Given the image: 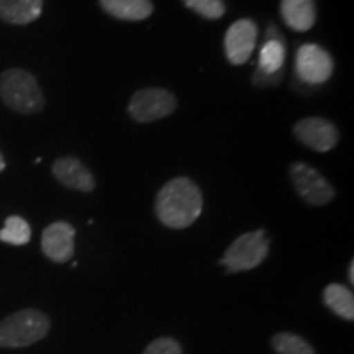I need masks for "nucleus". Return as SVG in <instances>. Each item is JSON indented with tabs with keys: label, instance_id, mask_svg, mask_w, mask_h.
Instances as JSON below:
<instances>
[{
	"label": "nucleus",
	"instance_id": "ddd939ff",
	"mask_svg": "<svg viewBox=\"0 0 354 354\" xmlns=\"http://www.w3.org/2000/svg\"><path fill=\"white\" fill-rule=\"evenodd\" d=\"M43 0H0V20L12 25H28L41 15Z\"/></svg>",
	"mask_w": 354,
	"mask_h": 354
},
{
	"label": "nucleus",
	"instance_id": "20e7f679",
	"mask_svg": "<svg viewBox=\"0 0 354 354\" xmlns=\"http://www.w3.org/2000/svg\"><path fill=\"white\" fill-rule=\"evenodd\" d=\"M269 253V238L264 230L250 232L236 238L220 259V264L228 269V272L251 271L266 259Z\"/></svg>",
	"mask_w": 354,
	"mask_h": 354
},
{
	"label": "nucleus",
	"instance_id": "423d86ee",
	"mask_svg": "<svg viewBox=\"0 0 354 354\" xmlns=\"http://www.w3.org/2000/svg\"><path fill=\"white\" fill-rule=\"evenodd\" d=\"M290 179L299 196L310 205H326L335 197V189L315 167L305 162H294L290 166Z\"/></svg>",
	"mask_w": 354,
	"mask_h": 354
},
{
	"label": "nucleus",
	"instance_id": "9d476101",
	"mask_svg": "<svg viewBox=\"0 0 354 354\" xmlns=\"http://www.w3.org/2000/svg\"><path fill=\"white\" fill-rule=\"evenodd\" d=\"M76 230L68 221H55L44 228L41 234V250L46 258L55 263H66L74 256Z\"/></svg>",
	"mask_w": 354,
	"mask_h": 354
},
{
	"label": "nucleus",
	"instance_id": "dca6fc26",
	"mask_svg": "<svg viewBox=\"0 0 354 354\" xmlns=\"http://www.w3.org/2000/svg\"><path fill=\"white\" fill-rule=\"evenodd\" d=\"M286 61L284 43L277 38H271L264 43L259 53V69L264 74H279Z\"/></svg>",
	"mask_w": 354,
	"mask_h": 354
},
{
	"label": "nucleus",
	"instance_id": "f3484780",
	"mask_svg": "<svg viewBox=\"0 0 354 354\" xmlns=\"http://www.w3.org/2000/svg\"><path fill=\"white\" fill-rule=\"evenodd\" d=\"M32 240V228L28 221L19 215H12L6 220V227L0 230V241L12 246H24Z\"/></svg>",
	"mask_w": 354,
	"mask_h": 354
},
{
	"label": "nucleus",
	"instance_id": "39448f33",
	"mask_svg": "<svg viewBox=\"0 0 354 354\" xmlns=\"http://www.w3.org/2000/svg\"><path fill=\"white\" fill-rule=\"evenodd\" d=\"M177 107L176 97L165 88H141L131 97L128 112L135 122L148 123L169 117Z\"/></svg>",
	"mask_w": 354,
	"mask_h": 354
},
{
	"label": "nucleus",
	"instance_id": "7ed1b4c3",
	"mask_svg": "<svg viewBox=\"0 0 354 354\" xmlns=\"http://www.w3.org/2000/svg\"><path fill=\"white\" fill-rule=\"evenodd\" d=\"M50 331V318L43 312L25 308L0 322V348H25L38 343Z\"/></svg>",
	"mask_w": 354,
	"mask_h": 354
},
{
	"label": "nucleus",
	"instance_id": "6e6552de",
	"mask_svg": "<svg viewBox=\"0 0 354 354\" xmlns=\"http://www.w3.org/2000/svg\"><path fill=\"white\" fill-rule=\"evenodd\" d=\"M258 39V26L253 20H236L225 35V55L234 66L245 64L250 61Z\"/></svg>",
	"mask_w": 354,
	"mask_h": 354
},
{
	"label": "nucleus",
	"instance_id": "f257e3e1",
	"mask_svg": "<svg viewBox=\"0 0 354 354\" xmlns=\"http://www.w3.org/2000/svg\"><path fill=\"white\" fill-rule=\"evenodd\" d=\"M202 194L187 177H176L159 190L156 215L159 221L174 230L187 228L202 214Z\"/></svg>",
	"mask_w": 354,
	"mask_h": 354
},
{
	"label": "nucleus",
	"instance_id": "f03ea898",
	"mask_svg": "<svg viewBox=\"0 0 354 354\" xmlns=\"http://www.w3.org/2000/svg\"><path fill=\"white\" fill-rule=\"evenodd\" d=\"M0 99L15 112L30 115L44 107V95L33 74L25 69H7L0 76Z\"/></svg>",
	"mask_w": 354,
	"mask_h": 354
},
{
	"label": "nucleus",
	"instance_id": "1a4fd4ad",
	"mask_svg": "<svg viewBox=\"0 0 354 354\" xmlns=\"http://www.w3.org/2000/svg\"><path fill=\"white\" fill-rule=\"evenodd\" d=\"M294 133L300 143L318 153L330 151L338 145V130L325 118H304L294 127Z\"/></svg>",
	"mask_w": 354,
	"mask_h": 354
},
{
	"label": "nucleus",
	"instance_id": "6ab92c4d",
	"mask_svg": "<svg viewBox=\"0 0 354 354\" xmlns=\"http://www.w3.org/2000/svg\"><path fill=\"white\" fill-rule=\"evenodd\" d=\"M185 7L190 10L197 12L203 19L216 20L225 15V3L223 0H184Z\"/></svg>",
	"mask_w": 354,
	"mask_h": 354
},
{
	"label": "nucleus",
	"instance_id": "4468645a",
	"mask_svg": "<svg viewBox=\"0 0 354 354\" xmlns=\"http://www.w3.org/2000/svg\"><path fill=\"white\" fill-rule=\"evenodd\" d=\"M100 6L109 15L127 21L145 20L154 10L149 0H100Z\"/></svg>",
	"mask_w": 354,
	"mask_h": 354
},
{
	"label": "nucleus",
	"instance_id": "4be33fe9",
	"mask_svg": "<svg viewBox=\"0 0 354 354\" xmlns=\"http://www.w3.org/2000/svg\"><path fill=\"white\" fill-rule=\"evenodd\" d=\"M3 169H6V159H3L2 153H0V172H2Z\"/></svg>",
	"mask_w": 354,
	"mask_h": 354
},
{
	"label": "nucleus",
	"instance_id": "f8f14e48",
	"mask_svg": "<svg viewBox=\"0 0 354 354\" xmlns=\"http://www.w3.org/2000/svg\"><path fill=\"white\" fill-rule=\"evenodd\" d=\"M281 15L295 32H308L315 25L317 12L313 0H282Z\"/></svg>",
	"mask_w": 354,
	"mask_h": 354
},
{
	"label": "nucleus",
	"instance_id": "aec40b11",
	"mask_svg": "<svg viewBox=\"0 0 354 354\" xmlns=\"http://www.w3.org/2000/svg\"><path fill=\"white\" fill-rule=\"evenodd\" d=\"M143 354H183L180 344L172 338H158L145 349Z\"/></svg>",
	"mask_w": 354,
	"mask_h": 354
},
{
	"label": "nucleus",
	"instance_id": "0eeeda50",
	"mask_svg": "<svg viewBox=\"0 0 354 354\" xmlns=\"http://www.w3.org/2000/svg\"><path fill=\"white\" fill-rule=\"evenodd\" d=\"M295 73L308 86L326 82L333 74V59L325 48L318 44H304L295 56Z\"/></svg>",
	"mask_w": 354,
	"mask_h": 354
},
{
	"label": "nucleus",
	"instance_id": "412c9836",
	"mask_svg": "<svg viewBox=\"0 0 354 354\" xmlns=\"http://www.w3.org/2000/svg\"><path fill=\"white\" fill-rule=\"evenodd\" d=\"M349 282L354 284V263H353V261L349 263Z\"/></svg>",
	"mask_w": 354,
	"mask_h": 354
},
{
	"label": "nucleus",
	"instance_id": "a211bd4d",
	"mask_svg": "<svg viewBox=\"0 0 354 354\" xmlns=\"http://www.w3.org/2000/svg\"><path fill=\"white\" fill-rule=\"evenodd\" d=\"M272 346L277 354H315L305 339L294 333H277L272 338Z\"/></svg>",
	"mask_w": 354,
	"mask_h": 354
},
{
	"label": "nucleus",
	"instance_id": "2eb2a0df",
	"mask_svg": "<svg viewBox=\"0 0 354 354\" xmlns=\"http://www.w3.org/2000/svg\"><path fill=\"white\" fill-rule=\"evenodd\" d=\"M326 307L344 320H354V295L342 284H330L323 292Z\"/></svg>",
	"mask_w": 354,
	"mask_h": 354
},
{
	"label": "nucleus",
	"instance_id": "9b49d317",
	"mask_svg": "<svg viewBox=\"0 0 354 354\" xmlns=\"http://www.w3.org/2000/svg\"><path fill=\"white\" fill-rule=\"evenodd\" d=\"M53 174L66 187L79 190V192H92L95 187V179L92 172L73 156L56 159L53 165Z\"/></svg>",
	"mask_w": 354,
	"mask_h": 354
}]
</instances>
